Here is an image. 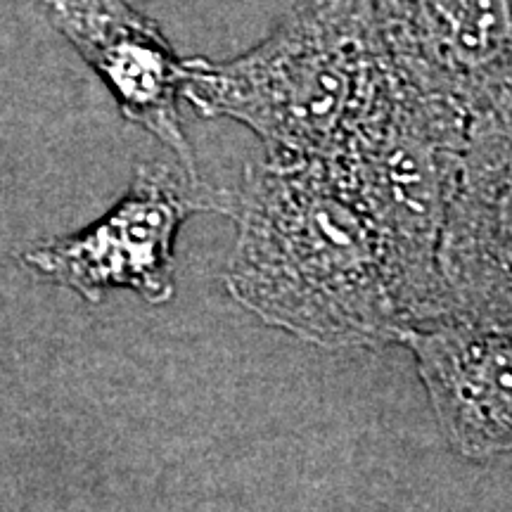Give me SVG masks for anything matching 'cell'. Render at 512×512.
<instances>
[{
    "mask_svg": "<svg viewBox=\"0 0 512 512\" xmlns=\"http://www.w3.org/2000/svg\"><path fill=\"white\" fill-rule=\"evenodd\" d=\"M233 195L226 287L240 306L323 349L401 344L399 285L339 157L264 155Z\"/></svg>",
    "mask_w": 512,
    "mask_h": 512,
    "instance_id": "cell-1",
    "label": "cell"
},
{
    "mask_svg": "<svg viewBox=\"0 0 512 512\" xmlns=\"http://www.w3.org/2000/svg\"><path fill=\"white\" fill-rule=\"evenodd\" d=\"M389 67L375 0H306L233 60H183V100L249 128L273 157H335Z\"/></svg>",
    "mask_w": 512,
    "mask_h": 512,
    "instance_id": "cell-2",
    "label": "cell"
},
{
    "mask_svg": "<svg viewBox=\"0 0 512 512\" xmlns=\"http://www.w3.org/2000/svg\"><path fill=\"white\" fill-rule=\"evenodd\" d=\"M467 133L465 112L415 91L389 69L366 117L335 155L380 233L411 330L451 313L441 245Z\"/></svg>",
    "mask_w": 512,
    "mask_h": 512,
    "instance_id": "cell-3",
    "label": "cell"
},
{
    "mask_svg": "<svg viewBox=\"0 0 512 512\" xmlns=\"http://www.w3.org/2000/svg\"><path fill=\"white\" fill-rule=\"evenodd\" d=\"M233 190L185 174L183 166L140 162L124 197L79 233L34 245L22 264L50 283L100 304L110 290H131L147 304L176 292V238L197 211L233 216Z\"/></svg>",
    "mask_w": 512,
    "mask_h": 512,
    "instance_id": "cell-4",
    "label": "cell"
},
{
    "mask_svg": "<svg viewBox=\"0 0 512 512\" xmlns=\"http://www.w3.org/2000/svg\"><path fill=\"white\" fill-rule=\"evenodd\" d=\"M396 79L470 121L512 93V0H375Z\"/></svg>",
    "mask_w": 512,
    "mask_h": 512,
    "instance_id": "cell-5",
    "label": "cell"
},
{
    "mask_svg": "<svg viewBox=\"0 0 512 512\" xmlns=\"http://www.w3.org/2000/svg\"><path fill=\"white\" fill-rule=\"evenodd\" d=\"M53 27L110 88L119 114L145 128L178 166L202 178L181 121L183 60L155 19L126 0H46Z\"/></svg>",
    "mask_w": 512,
    "mask_h": 512,
    "instance_id": "cell-6",
    "label": "cell"
},
{
    "mask_svg": "<svg viewBox=\"0 0 512 512\" xmlns=\"http://www.w3.org/2000/svg\"><path fill=\"white\" fill-rule=\"evenodd\" d=\"M439 427L460 456L512 453V323L453 313L408 330Z\"/></svg>",
    "mask_w": 512,
    "mask_h": 512,
    "instance_id": "cell-7",
    "label": "cell"
}]
</instances>
